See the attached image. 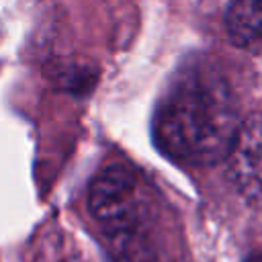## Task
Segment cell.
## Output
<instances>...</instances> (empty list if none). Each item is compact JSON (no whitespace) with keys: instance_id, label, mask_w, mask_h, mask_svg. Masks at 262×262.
I'll list each match as a JSON object with an SVG mask.
<instances>
[{"instance_id":"4","label":"cell","mask_w":262,"mask_h":262,"mask_svg":"<svg viewBox=\"0 0 262 262\" xmlns=\"http://www.w3.org/2000/svg\"><path fill=\"white\" fill-rule=\"evenodd\" d=\"M225 29L235 45H250L262 39V0H231Z\"/></svg>"},{"instance_id":"5","label":"cell","mask_w":262,"mask_h":262,"mask_svg":"<svg viewBox=\"0 0 262 262\" xmlns=\"http://www.w3.org/2000/svg\"><path fill=\"white\" fill-rule=\"evenodd\" d=\"M45 76L57 90L80 96L94 88V84L98 80V70L94 63L68 59V61H59V63H47Z\"/></svg>"},{"instance_id":"6","label":"cell","mask_w":262,"mask_h":262,"mask_svg":"<svg viewBox=\"0 0 262 262\" xmlns=\"http://www.w3.org/2000/svg\"><path fill=\"white\" fill-rule=\"evenodd\" d=\"M250 262H262V254H258V256H252V258H250Z\"/></svg>"},{"instance_id":"1","label":"cell","mask_w":262,"mask_h":262,"mask_svg":"<svg viewBox=\"0 0 262 262\" xmlns=\"http://www.w3.org/2000/svg\"><path fill=\"white\" fill-rule=\"evenodd\" d=\"M237 100L213 68L190 66L178 72L160 98L154 119V143L170 160L211 166L227 160L242 129Z\"/></svg>"},{"instance_id":"2","label":"cell","mask_w":262,"mask_h":262,"mask_svg":"<svg viewBox=\"0 0 262 262\" xmlns=\"http://www.w3.org/2000/svg\"><path fill=\"white\" fill-rule=\"evenodd\" d=\"M88 209L113 235L129 231L137 219V176L127 164H108L90 184Z\"/></svg>"},{"instance_id":"3","label":"cell","mask_w":262,"mask_h":262,"mask_svg":"<svg viewBox=\"0 0 262 262\" xmlns=\"http://www.w3.org/2000/svg\"><path fill=\"white\" fill-rule=\"evenodd\" d=\"M227 164L229 178L244 199L262 203V115H252L242 123Z\"/></svg>"}]
</instances>
